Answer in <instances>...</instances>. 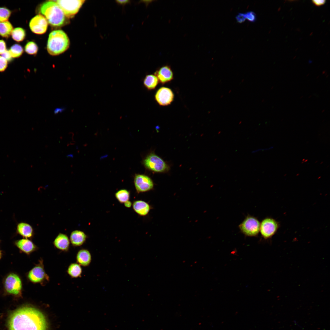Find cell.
I'll return each instance as SVG.
<instances>
[{
  "mask_svg": "<svg viewBox=\"0 0 330 330\" xmlns=\"http://www.w3.org/2000/svg\"><path fill=\"white\" fill-rule=\"evenodd\" d=\"M2 57H4L8 61H11L12 59L9 50H6L4 53L2 55Z\"/></svg>",
  "mask_w": 330,
  "mask_h": 330,
  "instance_id": "32",
  "label": "cell"
},
{
  "mask_svg": "<svg viewBox=\"0 0 330 330\" xmlns=\"http://www.w3.org/2000/svg\"><path fill=\"white\" fill-rule=\"evenodd\" d=\"M2 251L1 250H0V259H1V258L2 257Z\"/></svg>",
  "mask_w": 330,
  "mask_h": 330,
  "instance_id": "38",
  "label": "cell"
},
{
  "mask_svg": "<svg viewBox=\"0 0 330 330\" xmlns=\"http://www.w3.org/2000/svg\"></svg>",
  "mask_w": 330,
  "mask_h": 330,
  "instance_id": "40",
  "label": "cell"
},
{
  "mask_svg": "<svg viewBox=\"0 0 330 330\" xmlns=\"http://www.w3.org/2000/svg\"><path fill=\"white\" fill-rule=\"evenodd\" d=\"M28 280L33 284H39L44 285L50 280L49 276L44 269L43 260H39L38 263L27 273Z\"/></svg>",
  "mask_w": 330,
  "mask_h": 330,
  "instance_id": "5",
  "label": "cell"
},
{
  "mask_svg": "<svg viewBox=\"0 0 330 330\" xmlns=\"http://www.w3.org/2000/svg\"><path fill=\"white\" fill-rule=\"evenodd\" d=\"M145 167L156 172H164L168 171L169 167L160 157L153 153H151L143 161Z\"/></svg>",
  "mask_w": 330,
  "mask_h": 330,
  "instance_id": "6",
  "label": "cell"
},
{
  "mask_svg": "<svg viewBox=\"0 0 330 330\" xmlns=\"http://www.w3.org/2000/svg\"><path fill=\"white\" fill-rule=\"evenodd\" d=\"M9 330H47L48 324L42 313L34 307L25 306L14 311L8 321Z\"/></svg>",
  "mask_w": 330,
  "mask_h": 330,
  "instance_id": "1",
  "label": "cell"
},
{
  "mask_svg": "<svg viewBox=\"0 0 330 330\" xmlns=\"http://www.w3.org/2000/svg\"><path fill=\"white\" fill-rule=\"evenodd\" d=\"M69 45V38L63 31L55 30L50 34L47 49L51 55L56 56L63 53L68 49Z\"/></svg>",
  "mask_w": 330,
  "mask_h": 330,
  "instance_id": "2",
  "label": "cell"
},
{
  "mask_svg": "<svg viewBox=\"0 0 330 330\" xmlns=\"http://www.w3.org/2000/svg\"><path fill=\"white\" fill-rule=\"evenodd\" d=\"M29 26L30 29L33 33L37 34H42L45 33L47 30L48 22L44 16L38 14L31 19L29 22Z\"/></svg>",
  "mask_w": 330,
  "mask_h": 330,
  "instance_id": "11",
  "label": "cell"
},
{
  "mask_svg": "<svg viewBox=\"0 0 330 330\" xmlns=\"http://www.w3.org/2000/svg\"><path fill=\"white\" fill-rule=\"evenodd\" d=\"M53 244L57 249L62 251L67 252L70 247V241L66 234L60 233L54 239Z\"/></svg>",
  "mask_w": 330,
  "mask_h": 330,
  "instance_id": "15",
  "label": "cell"
},
{
  "mask_svg": "<svg viewBox=\"0 0 330 330\" xmlns=\"http://www.w3.org/2000/svg\"><path fill=\"white\" fill-rule=\"evenodd\" d=\"M246 18L251 22H254L256 20V16L253 11H249L245 13Z\"/></svg>",
  "mask_w": 330,
  "mask_h": 330,
  "instance_id": "28",
  "label": "cell"
},
{
  "mask_svg": "<svg viewBox=\"0 0 330 330\" xmlns=\"http://www.w3.org/2000/svg\"><path fill=\"white\" fill-rule=\"evenodd\" d=\"M260 222L255 217L247 216L239 225L240 231L248 237H255L258 235L260 230Z\"/></svg>",
  "mask_w": 330,
  "mask_h": 330,
  "instance_id": "7",
  "label": "cell"
},
{
  "mask_svg": "<svg viewBox=\"0 0 330 330\" xmlns=\"http://www.w3.org/2000/svg\"><path fill=\"white\" fill-rule=\"evenodd\" d=\"M11 24L7 21L0 22V35L5 38H8L11 34L13 30Z\"/></svg>",
  "mask_w": 330,
  "mask_h": 330,
  "instance_id": "21",
  "label": "cell"
},
{
  "mask_svg": "<svg viewBox=\"0 0 330 330\" xmlns=\"http://www.w3.org/2000/svg\"><path fill=\"white\" fill-rule=\"evenodd\" d=\"M64 110L65 108H57L54 110V113L55 114H57L59 112H62Z\"/></svg>",
  "mask_w": 330,
  "mask_h": 330,
  "instance_id": "36",
  "label": "cell"
},
{
  "mask_svg": "<svg viewBox=\"0 0 330 330\" xmlns=\"http://www.w3.org/2000/svg\"><path fill=\"white\" fill-rule=\"evenodd\" d=\"M87 236L83 231L75 230L72 232L70 235V241L74 247L82 245L85 242Z\"/></svg>",
  "mask_w": 330,
  "mask_h": 330,
  "instance_id": "16",
  "label": "cell"
},
{
  "mask_svg": "<svg viewBox=\"0 0 330 330\" xmlns=\"http://www.w3.org/2000/svg\"><path fill=\"white\" fill-rule=\"evenodd\" d=\"M134 183L138 193L149 191L154 187L152 180L149 177L145 174H136L134 177Z\"/></svg>",
  "mask_w": 330,
  "mask_h": 330,
  "instance_id": "10",
  "label": "cell"
},
{
  "mask_svg": "<svg viewBox=\"0 0 330 330\" xmlns=\"http://www.w3.org/2000/svg\"><path fill=\"white\" fill-rule=\"evenodd\" d=\"M82 270L80 265L76 263H71L68 266L67 272L72 278H77L81 276Z\"/></svg>",
  "mask_w": 330,
  "mask_h": 330,
  "instance_id": "20",
  "label": "cell"
},
{
  "mask_svg": "<svg viewBox=\"0 0 330 330\" xmlns=\"http://www.w3.org/2000/svg\"><path fill=\"white\" fill-rule=\"evenodd\" d=\"M6 50V42L3 40H0V54H2Z\"/></svg>",
  "mask_w": 330,
  "mask_h": 330,
  "instance_id": "31",
  "label": "cell"
},
{
  "mask_svg": "<svg viewBox=\"0 0 330 330\" xmlns=\"http://www.w3.org/2000/svg\"><path fill=\"white\" fill-rule=\"evenodd\" d=\"M26 35V31L24 29L18 27L13 29L11 35L12 38L14 40L17 42H20L24 39Z\"/></svg>",
  "mask_w": 330,
  "mask_h": 330,
  "instance_id": "23",
  "label": "cell"
},
{
  "mask_svg": "<svg viewBox=\"0 0 330 330\" xmlns=\"http://www.w3.org/2000/svg\"><path fill=\"white\" fill-rule=\"evenodd\" d=\"M25 52L30 55L36 54L38 50V47L37 44L34 42L30 41L28 42L24 47Z\"/></svg>",
  "mask_w": 330,
  "mask_h": 330,
  "instance_id": "26",
  "label": "cell"
},
{
  "mask_svg": "<svg viewBox=\"0 0 330 330\" xmlns=\"http://www.w3.org/2000/svg\"><path fill=\"white\" fill-rule=\"evenodd\" d=\"M11 14V11L8 8L0 7V22L7 21Z\"/></svg>",
  "mask_w": 330,
  "mask_h": 330,
  "instance_id": "27",
  "label": "cell"
},
{
  "mask_svg": "<svg viewBox=\"0 0 330 330\" xmlns=\"http://www.w3.org/2000/svg\"><path fill=\"white\" fill-rule=\"evenodd\" d=\"M115 196L119 203H124L129 200L130 192L126 189H120L116 193Z\"/></svg>",
  "mask_w": 330,
  "mask_h": 330,
  "instance_id": "24",
  "label": "cell"
},
{
  "mask_svg": "<svg viewBox=\"0 0 330 330\" xmlns=\"http://www.w3.org/2000/svg\"><path fill=\"white\" fill-rule=\"evenodd\" d=\"M3 283L5 293L15 297H22V282L17 274L14 273H8L4 278Z\"/></svg>",
  "mask_w": 330,
  "mask_h": 330,
  "instance_id": "4",
  "label": "cell"
},
{
  "mask_svg": "<svg viewBox=\"0 0 330 330\" xmlns=\"http://www.w3.org/2000/svg\"><path fill=\"white\" fill-rule=\"evenodd\" d=\"M124 204L125 206L127 208H130L132 205L131 202L129 200L126 201Z\"/></svg>",
  "mask_w": 330,
  "mask_h": 330,
  "instance_id": "35",
  "label": "cell"
},
{
  "mask_svg": "<svg viewBox=\"0 0 330 330\" xmlns=\"http://www.w3.org/2000/svg\"><path fill=\"white\" fill-rule=\"evenodd\" d=\"M8 66V61L4 57L0 56V72H3Z\"/></svg>",
  "mask_w": 330,
  "mask_h": 330,
  "instance_id": "29",
  "label": "cell"
},
{
  "mask_svg": "<svg viewBox=\"0 0 330 330\" xmlns=\"http://www.w3.org/2000/svg\"><path fill=\"white\" fill-rule=\"evenodd\" d=\"M236 18L238 22L241 23L246 19L244 13H239L236 16Z\"/></svg>",
  "mask_w": 330,
  "mask_h": 330,
  "instance_id": "30",
  "label": "cell"
},
{
  "mask_svg": "<svg viewBox=\"0 0 330 330\" xmlns=\"http://www.w3.org/2000/svg\"><path fill=\"white\" fill-rule=\"evenodd\" d=\"M66 157L73 158L74 157V155L72 154H68L66 155Z\"/></svg>",
  "mask_w": 330,
  "mask_h": 330,
  "instance_id": "37",
  "label": "cell"
},
{
  "mask_svg": "<svg viewBox=\"0 0 330 330\" xmlns=\"http://www.w3.org/2000/svg\"><path fill=\"white\" fill-rule=\"evenodd\" d=\"M116 3L118 4L124 6L126 5L130 4V1L129 0H116Z\"/></svg>",
  "mask_w": 330,
  "mask_h": 330,
  "instance_id": "34",
  "label": "cell"
},
{
  "mask_svg": "<svg viewBox=\"0 0 330 330\" xmlns=\"http://www.w3.org/2000/svg\"><path fill=\"white\" fill-rule=\"evenodd\" d=\"M9 51L12 58H18L20 57L23 54L24 50L22 46L17 44L12 45L10 48Z\"/></svg>",
  "mask_w": 330,
  "mask_h": 330,
  "instance_id": "25",
  "label": "cell"
},
{
  "mask_svg": "<svg viewBox=\"0 0 330 330\" xmlns=\"http://www.w3.org/2000/svg\"><path fill=\"white\" fill-rule=\"evenodd\" d=\"M76 148L77 149H78V146L77 145L76 146Z\"/></svg>",
  "mask_w": 330,
  "mask_h": 330,
  "instance_id": "39",
  "label": "cell"
},
{
  "mask_svg": "<svg viewBox=\"0 0 330 330\" xmlns=\"http://www.w3.org/2000/svg\"><path fill=\"white\" fill-rule=\"evenodd\" d=\"M312 3L317 6H320L324 4L326 2L325 0H313L312 1Z\"/></svg>",
  "mask_w": 330,
  "mask_h": 330,
  "instance_id": "33",
  "label": "cell"
},
{
  "mask_svg": "<svg viewBox=\"0 0 330 330\" xmlns=\"http://www.w3.org/2000/svg\"><path fill=\"white\" fill-rule=\"evenodd\" d=\"M154 75L157 77L159 82L165 84L172 80L173 79V73L170 68L168 66H163L157 70Z\"/></svg>",
  "mask_w": 330,
  "mask_h": 330,
  "instance_id": "14",
  "label": "cell"
},
{
  "mask_svg": "<svg viewBox=\"0 0 330 330\" xmlns=\"http://www.w3.org/2000/svg\"><path fill=\"white\" fill-rule=\"evenodd\" d=\"M133 208L135 212L138 215L145 216L149 213L150 207L146 202L142 200L134 201L132 204Z\"/></svg>",
  "mask_w": 330,
  "mask_h": 330,
  "instance_id": "18",
  "label": "cell"
},
{
  "mask_svg": "<svg viewBox=\"0 0 330 330\" xmlns=\"http://www.w3.org/2000/svg\"><path fill=\"white\" fill-rule=\"evenodd\" d=\"M77 263L83 266H87L90 263L91 256L89 251L86 249H82L79 250L76 255Z\"/></svg>",
  "mask_w": 330,
  "mask_h": 330,
  "instance_id": "19",
  "label": "cell"
},
{
  "mask_svg": "<svg viewBox=\"0 0 330 330\" xmlns=\"http://www.w3.org/2000/svg\"><path fill=\"white\" fill-rule=\"evenodd\" d=\"M40 10L52 26L60 27L64 23L65 15L55 1H50L43 3L40 7Z\"/></svg>",
  "mask_w": 330,
  "mask_h": 330,
  "instance_id": "3",
  "label": "cell"
},
{
  "mask_svg": "<svg viewBox=\"0 0 330 330\" xmlns=\"http://www.w3.org/2000/svg\"><path fill=\"white\" fill-rule=\"evenodd\" d=\"M85 0H64L55 1L63 11L65 16L71 18L78 12Z\"/></svg>",
  "mask_w": 330,
  "mask_h": 330,
  "instance_id": "8",
  "label": "cell"
},
{
  "mask_svg": "<svg viewBox=\"0 0 330 330\" xmlns=\"http://www.w3.org/2000/svg\"><path fill=\"white\" fill-rule=\"evenodd\" d=\"M155 99L160 105L167 106L170 105L174 98V94L170 88L163 87L159 89L155 95Z\"/></svg>",
  "mask_w": 330,
  "mask_h": 330,
  "instance_id": "12",
  "label": "cell"
},
{
  "mask_svg": "<svg viewBox=\"0 0 330 330\" xmlns=\"http://www.w3.org/2000/svg\"><path fill=\"white\" fill-rule=\"evenodd\" d=\"M16 231L17 233L24 238H31L34 234L32 227L29 224L25 222L18 223L17 226Z\"/></svg>",
  "mask_w": 330,
  "mask_h": 330,
  "instance_id": "17",
  "label": "cell"
},
{
  "mask_svg": "<svg viewBox=\"0 0 330 330\" xmlns=\"http://www.w3.org/2000/svg\"><path fill=\"white\" fill-rule=\"evenodd\" d=\"M159 82L156 76L151 74L146 76L143 81V84L148 90H152L155 88Z\"/></svg>",
  "mask_w": 330,
  "mask_h": 330,
  "instance_id": "22",
  "label": "cell"
},
{
  "mask_svg": "<svg viewBox=\"0 0 330 330\" xmlns=\"http://www.w3.org/2000/svg\"><path fill=\"white\" fill-rule=\"evenodd\" d=\"M278 224L273 219L266 218L263 219L260 224V230L262 237L265 239L271 237L276 232Z\"/></svg>",
  "mask_w": 330,
  "mask_h": 330,
  "instance_id": "9",
  "label": "cell"
},
{
  "mask_svg": "<svg viewBox=\"0 0 330 330\" xmlns=\"http://www.w3.org/2000/svg\"><path fill=\"white\" fill-rule=\"evenodd\" d=\"M15 245L20 251L29 255L38 249L37 246L31 240L24 238L15 241Z\"/></svg>",
  "mask_w": 330,
  "mask_h": 330,
  "instance_id": "13",
  "label": "cell"
}]
</instances>
